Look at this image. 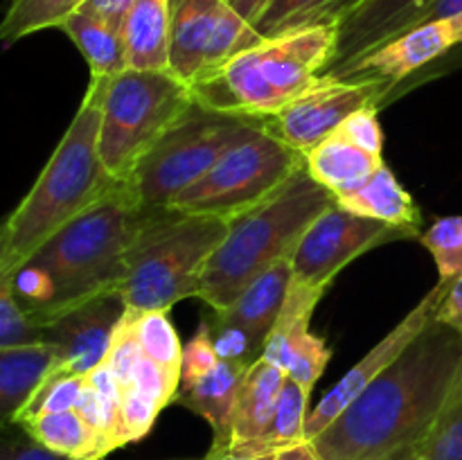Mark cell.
Instances as JSON below:
<instances>
[{
  "label": "cell",
  "mask_w": 462,
  "mask_h": 460,
  "mask_svg": "<svg viewBox=\"0 0 462 460\" xmlns=\"http://www.w3.org/2000/svg\"><path fill=\"white\" fill-rule=\"evenodd\" d=\"M427 460H462V391L420 451Z\"/></svg>",
  "instance_id": "cell-36"
},
{
  "label": "cell",
  "mask_w": 462,
  "mask_h": 460,
  "mask_svg": "<svg viewBox=\"0 0 462 460\" xmlns=\"http://www.w3.org/2000/svg\"><path fill=\"white\" fill-rule=\"evenodd\" d=\"M86 377H88V374H68L54 370V373L41 383V388L34 392V397L27 401L25 409L18 413L14 424H23L27 422V419L39 418V415L45 413L75 410L81 391H84Z\"/></svg>",
  "instance_id": "cell-32"
},
{
  "label": "cell",
  "mask_w": 462,
  "mask_h": 460,
  "mask_svg": "<svg viewBox=\"0 0 462 460\" xmlns=\"http://www.w3.org/2000/svg\"><path fill=\"white\" fill-rule=\"evenodd\" d=\"M458 14H462V0H431L422 12L415 14V18L409 23V27H406L404 32L413 30V27L418 25H424V23L458 16ZM404 32H402V34H404Z\"/></svg>",
  "instance_id": "cell-43"
},
{
  "label": "cell",
  "mask_w": 462,
  "mask_h": 460,
  "mask_svg": "<svg viewBox=\"0 0 462 460\" xmlns=\"http://www.w3.org/2000/svg\"><path fill=\"white\" fill-rule=\"evenodd\" d=\"M395 90L377 77H334L323 72L300 90L282 111L260 120L280 140L305 156L334 135L361 108H379Z\"/></svg>",
  "instance_id": "cell-10"
},
{
  "label": "cell",
  "mask_w": 462,
  "mask_h": 460,
  "mask_svg": "<svg viewBox=\"0 0 462 460\" xmlns=\"http://www.w3.org/2000/svg\"><path fill=\"white\" fill-rule=\"evenodd\" d=\"M273 460H323V458H320V454L316 451L314 442L305 440V442H298V445L284 446V449L275 451Z\"/></svg>",
  "instance_id": "cell-44"
},
{
  "label": "cell",
  "mask_w": 462,
  "mask_h": 460,
  "mask_svg": "<svg viewBox=\"0 0 462 460\" xmlns=\"http://www.w3.org/2000/svg\"><path fill=\"white\" fill-rule=\"evenodd\" d=\"M102 104L99 156L116 183H126L149 149L194 104L192 86L171 70H126L90 77Z\"/></svg>",
  "instance_id": "cell-7"
},
{
  "label": "cell",
  "mask_w": 462,
  "mask_h": 460,
  "mask_svg": "<svg viewBox=\"0 0 462 460\" xmlns=\"http://www.w3.org/2000/svg\"><path fill=\"white\" fill-rule=\"evenodd\" d=\"M337 45L338 21L262 39L192 84L194 99L210 111L266 120L282 111L314 77L328 72Z\"/></svg>",
  "instance_id": "cell-4"
},
{
  "label": "cell",
  "mask_w": 462,
  "mask_h": 460,
  "mask_svg": "<svg viewBox=\"0 0 462 460\" xmlns=\"http://www.w3.org/2000/svg\"><path fill=\"white\" fill-rule=\"evenodd\" d=\"M458 45H462V14L413 27V30L391 39L388 43L379 45L365 57L356 59V61L347 63L338 70L328 72V75L377 77L391 86H397L406 77L415 75L429 63L442 59Z\"/></svg>",
  "instance_id": "cell-16"
},
{
  "label": "cell",
  "mask_w": 462,
  "mask_h": 460,
  "mask_svg": "<svg viewBox=\"0 0 462 460\" xmlns=\"http://www.w3.org/2000/svg\"><path fill=\"white\" fill-rule=\"evenodd\" d=\"M462 391V338L431 320L320 436L323 460H418Z\"/></svg>",
  "instance_id": "cell-1"
},
{
  "label": "cell",
  "mask_w": 462,
  "mask_h": 460,
  "mask_svg": "<svg viewBox=\"0 0 462 460\" xmlns=\"http://www.w3.org/2000/svg\"><path fill=\"white\" fill-rule=\"evenodd\" d=\"M323 296V289L307 287L291 280L282 311L262 350V359L278 365L289 379L305 386L307 391H314L316 382L332 359L328 343L310 329L311 316Z\"/></svg>",
  "instance_id": "cell-14"
},
{
  "label": "cell",
  "mask_w": 462,
  "mask_h": 460,
  "mask_svg": "<svg viewBox=\"0 0 462 460\" xmlns=\"http://www.w3.org/2000/svg\"><path fill=\"white\" fill-rule=\"evenodd\" d=\"M34 440L70 460H102L106 455L97 433L77 410L45 413L21 424Z\"/></svg>",
  "instance_id": "cell-26"
},
{
  "label": "cell",
  "mask_w": 462,
  "mask_h": 460,
  "mask_svg": "<svg viewBox=\"0 0 462 460\" xmlns=\"http://www.w3.org/2000/svg\"><path fill=\"white\" fill-rule=\"evenodd\" d=\"M445 282H456L462 275V215L440 216L420 237Z\"/></svg>",
  "instance_id": "cell-31"
},
{
  "label": "cell",
  "mask_w": 462,
  "mask_h": 460,
  "mask_svg": "<svg viewBox=\"0 0 462 460\" xmlns=\"http://www.w3.org/2000/svg\"><path fill=\"white\" fill-rule=\"evenodd\" d=\"M161 410V406L138 388H125L122 391V442L129 445L147 436Z\"/></svg>",
  "instance_id": "cell-37"
},
{
  "label": "cell",
  "mask_w": 462,
  "mask_h": 460,
  "mask_svg": "<svg viewBox=\"0 0 462 460\" xmlns=\"http://www.w3.org/2000/svg\"><path fill=\"white\" fill-rule=\"evenodd\" d=\"M382 165L383 156H373L337 133L305 153L307 174L334 197L359 188Z\"/></svg>",
  "instance_id": "cell-24"
},
{
  "label": "cell",
  "mask_w": 462,
  "mask_h": 460,
  "mask_svg": "<svg viewBox=\"0 0 462 460\" xmlns=\"http://www.w3.org/2000/svg\"><path fill=\"white\" fill-rule=\"evenodd\" d=\"M126 314L120 296H99L63 311L43 325V341L54 343L61 359L54 370L68 374H90L106 361L117 323Z\"/></svg>",
  "instance_id": "cell-15"
},
{
  "label": "cell",
  "mask_w": 462,
  "mask_h": 460,
  "mask_svg": "<svg viewBox=\"0 0 462 460\" xmlns=\"http://www.w3.org/2000/svg\"><path fill=\"white\" fill-rule=\"evenodd\" d=\"M418 460H427V458H418Z\"/></svg>",
  "instance_id": "cell-47"
},
{
  "label": "cell",
  "mask_w": 462,
  "mask_h": 460,
  "mask_svg": "<svg viewBox=\"0 0 462 460\" xmlns=\"http://www.w3.org/2000/svg\"><path fill=\"white\" fill-rule=\"evenodd\" d=\"M68 39L77 45L81 57L90 68V77L106 79L126 70V48L122 39V30L113 27L111 23L93 16V14L77 12L66 18L61 27Z\"/></svg>",
  "instance_id": "cell-25"
},
{
  "label": "cell",
  "mask_w": 462,
  "mask_h": 460,
  "mask_svg": "<svg viewBox=\"0 0 462 460\" xmlns=\"http://www.w3.org/2000/svg\"><path fill=\"white\" fill-rule=\"evenodd\" d=\"M219 354L215 350V341H212L210 320L203 318L194 336L189 338L188 345L183 350V368H180V386L194 383L197 379L206 377L212 368L219 363Z\"/></svg>",
  "instance_id": "cell-38"
},
{
  "label": "cell",
  "mask_w": 462,
  "mask_h": 460,
  "mask_svg": "<svg viewBox=\"0 0 462 460\" xmlns=\"http://www.w3.org/2000/svg\"><path fill=\"white\" fill-rule=\"evenodd\" d=\"M334 201L347 212L359 216L383 221L397 228L420 230V207L413 201L409 189L400 183L391 167L383 162L370 179H365L359 188L334 197Z\"/></svg>",
  "instance_id": "cell-22"
},
{
  "label": "cell",
  "mask_w": 462,
  "mask_h": 460,
  "mask_svg": "<svg viewBox=\"0 0 462 460\" xmlns=\"http://www.w3.org/2000/svg\"><path fill=\"white\" fill-rule=\"evenodd\" d=\"M199 460H273V454L246 455V454H239V451H233L230 446H226V449H221V446H210V451Z\"/></svg>",
  "instance_id": "cell-46"
},
{
  "label": "cell",
  "mask_w": 462,
  "mask_h": 460,
  "mask_svg": "<svg viewBox=\"0 0 462 460\" xmlns=\"http://www.w3.org/2000/svg\"><path fill=\"white\" fill-rule=\"evenodd\" d=\"M436 320L449 325L462 338V275L451 284L449 291H447L445 300H442L440 309H438Z\"/></svg>",
  "instance_id": "cell-42"
},
{
  "label": "cell",
  "mask_w": 462,
  "mask_h": 460,
  "mask_svg": "<svg viewBox=\"0 0 462 460\" xmlns=\"http://www.w3.org/2000/svg\"><path fill=\"white\" fill-rule=\"evenodd\" d=\"M43 341V327L16 300L9 275H0V350Z\"/></svg>",
  "instance_id": "cell-33"
},
{
  "label": "cell",
  "mask_w": 462,
  "mask_h": 460,
  "mask_svg": "<svg viewBox=\"0 0 462 460\" xmlns=\"http://www.w3.org/2000/svg\"><path fill=\"white\" fill-rule=\"evenodd\" d=\"M170 0H135L122 25L126 66L134 70H170Z\"/></svg>",
  "instance_id": "cell-23"
},
{
  "label": "cell",
  "mask_w": 462,
  "mask_h": 460,
  "mask_svg": "<svg viewBox=\"0 0 462 460\" xmlns=\"http://www.w3.org/2000/svg\"><path fill=\"white\" fill-rule=\"evenodd\" d=\"M59 359L61 352L48 341L0 350V410L5 424H14L41 383L54 373Z\"/></svg>",
  "instance_id": "cell-19"
},
{
  "label": "cell",
  "mask_w": 462,
  "mask_h": 460,
  "mask_svg": "<svg viewBox=\"0 0 462 460\" xmlns=\"http://www.w3.org/2000/svg\"><path fill=\"white\" fill-rule=\"evenodd\" d=\"M346 5L347 0H271L253 25V32L262 41L298 27L338 21Z\"/></svg>",
  "instance_id": "cell-29"
},
{
  "label": "cell",
  "mask_w": 462,
  "mask_h": 460,
  "mask_svg": "<svg viewBox=\"0 0 462 460\" xmlns=\"http://www.w3.org/2000/svg\"><path fill=\"white\" fill-rule=\"evenodd\" d=\"M228 219L174 207L144 212L117 296L134 311H170L185 298H199L203 273L228 233Z\"/></svg>",
  "instance_id": "cell-6"
},
{
  "label": "cell",
  "mask_w": 462,
  "mask_h": 460,
  "mask_svg": "<svg viewBox=\"0 0 462 460\" xmlns=\"http://www.w3.org/2000/svg\"><path fill=\"white\" fill-rule=\"evenodd\" d=\"M251 365L219 361L206 377L188 386H179L174 404L185 406L192 413L201 415L212 428V446H230L233 440V418L244 374Z\"/></svg>",
  "instance_id": "cell-18"
},
{
  "label": "cell",
  "mask_w": 462,
  "mask_h": 460,
  "mask_svg": "<svg viewBox=\"0 0 462 460\" xmlns=\"http://www.w3.org/2000/svg\"><path fill=\"white\" fill-rule=\"evenodd\" d=\"M135 334L144 356L180 379L185 345L171 325L170 311H135Z\"/></svg>",
  "instance_id": "cell-30"
},
{
  "label": "cell",
  "mask_w": 462,
  "mask_h": 460,
  "mask_svg": "<svg viewBox=\"0 0 462 460\" xmlns=\"http://www.w3.org/2000/svg\"><path fill=\"white\" fill-rule=\"evenodd\" d=\"M454 282H445V280H438L436 287L404 316V318L397 323L395 329L386 334L355 368L347 370L346 377L319 401L316 409H311L310 419H307L305 436L307 440H314L316 436L325 431L374 379L382 373H386L393 363L402 356V352L420 336V334L427 329V325L431 320H436L438 309H440L442 300H445L447 291Z\"/></svg>",
  "instance_id": "cell-13"
},
{
  "label": "cell",
  "mask_w": 462,
  "mask_h": 460,
  "mask_svg": "<svg viewBox=\"0 0 462 460\" xmlns=\"http://www.w3.org/2000/svg\"><path fill=\"white\" fill-rule=\"evenodd\" d=\"M86 0H9L0 23V41L12 45L36 32L61 27L66 18L79 12Z\"/></svg>",
  "instance_id": "cell-28"
},
{
  "label": "cell",
  "mask_w": 462,
  "mask_h": 460,
  "mask_svg": "<svg viewBox=\"0 0 462 460\" xmlns=\"http://www.w3.org/2000/svg\"><path fill=\"white\" fill-rule=\"evenodd\" d=\"M269 3L271 0H228L230 7H233L251 27L255 25V21L262 16V12L269 7Z\"/></svg>",
  "instance_id": "cell-45"
},
{
  "label": "cell",
  "mask_w": 462,
  "mask_h": 460,
  "mask_svg": "<svg viewBox=\"0 0 462 460\" xmlns=\"http://www.w3.org/2000/svg\"><path fill=\"white\" fill-rule=\"evenodd\" d=\"M170 70L189 86L260 43L228 0H170Z\"/></svg>",
  "instance_id": "cell-11"
},
{
  "label": "cell",
  "mask_w": 462,
  "mask_h": 460,
  "mask_svg": "<svg viewBox=\"0 0 462 460\" xmlns=\"http://www.w3.org/2000/svg\"><path fill=\"white\" fill-rule=\"evenodd\" d=\"M143 356L144 352L143 347H140L138 334H135V311L126 309V314L122 316V320L117 323L106 356V365L111 368V373L116 374L122 391L134 383L135 370H138V363Z\"/></svg>",
  "instance_id": "cell-34"
},
{
  "label": "cell",
  "mask_w": 462,
  "mask_h": 460,
  "mask_svg": "<svg viewBox=\"0 0 462 460\" xmlns=\"http://www.w3.org/2000/svg\"><path fill=\"white\" fill-rule=\"evenodd\" d=\"M287 374L266 359H257L244 374L233 418L230 446L260 440L273 419Z\"/></svg>",
  "instance_id": "cell-21"
},
{
  "label": "cell",
  "mask_w": 462,
  "mask_h": 460,
  "mask_svg": "<svg viewBox=\"0 0 462 460\" xmlns=\"http://www.w3.org/2000/svg\"><path fill=\"white\" fill-rule=\"evenodd\" d=\"M134 3L135 0H86V5L79 12L93 14V16L102 18V21L111 23L113 27L122 30Z\"/></svg>",
  "instance_id": "cell-41"
},
{
  "label": "cell",
  "mask_w": 462,
  "mask_h": 460,
  "mask_svg": "<svg viewBox=\"0 0 462 460\" xmlns=\"http://www.w3.org/2000/svg\"><path fill=\"white\" fill-rule=\"evenodd\" d=\"M0 460H70L48 449L30 436L21 424H5V440Z\"/></svg>",
  "instance_id": "cell-40"
},
{
  "label": "cell",
  "mask_w": 462,
  "mask_h": 460,
  "mask_svg": "<svg viewBox=\"0 0 462 460\" xmlns=\"http://www.w3.org/2000/svg\"><path fill=\"white\" fill-rule=\"evenodd\" d=\"M379 108H361L352 113L341 126L337 135L350 140L352 144L361 147L373 156H383V131L379 124Z\"/></svg>",
  "instance_id": "cell-39"
},
{
  "label": "cell",
  "mask_w": 462,
  "mask_h": 460,
  "mask_svg": "<svg viewBox=\"0 0 462 460\" xmlns=\"http://www.w3.org/2000/svg\"><path fill=\"white\" fill-rule=\"evenodd\" d=\"M210 329L212 341H215V350L221 361H233V363L253 365L262 356V345H257L251 338V334L244 332L237 325L221 320L219 316L212 314Z\"/></svg>",
  "instance_id": "cell-35"
},
{
  "label": "cell",
  "mask_w": 462,
  "mask_h": 460,
  "mask_svg": "<svg viewBox=\"0 0 462 460\" xmlns=\"http://www.w3.org/2000/svg\"><path fill=\"white\" fill-rule=\"evenodd\" d=\"M332 203L334 194L302 170L262 206L230 221L208 262L199 300L212 311L228 309L253 280L291 260L302 235Z\"/></svg>",
  "instance_id": "cell-5"
},
{
  "label": "cell",
  "mask_w": 462,
  "mask_h": 460,
  "mask_svg": "<svg viewBox=\"0 0 462 460\" xmlns=\"http://www.w3.org/2000/svg\"><path fill=\"white\" fill-rule=\"evenodd\" d=\"M255 120L210 111L194 99L185 115L153 144L129 176L126 192L143 212L170 207L215 167L221 153Z\"/></svg>",
  "instance_id": "cell-9"
},
{
  "label": "cell",
  "mask_w": 462,
  "mask_h": 460,
  "mask_svg": "<svg viewBox=\"0 0 462 460\" xmlns=\"http://www.w3.org/2000/svg\"><path fill=\"white\" fill-rule=\"evenodd\" d=\"M143 215L125 185H116L25 262L43 271L50 282L48 302L34 316L41 327L81 302L117 296Z\"/></svg>",
  "instance_id": "cell-3"
},
{
  "label": "cell",
  "mask_w": 462,
  "mask_h": 460,
  "mask_svg": "<svg viewBox=\"0 0 462 460\" xmlns=\"http://www.w3.org/2000/svg\"><path fill=\"white\" fill-rule=\"evenodd\" d=\"M347 3H350V0H347ZM346 7H347V5H346Z\"/></svg>",
  "instance_id": "cell-48"
},
{
  "label": "cell",
  "mask_w": 462,
  "mask_h": 460,
  "mask_svg": "<svg viewBox=\"0 0 462 460\" xmlns=\"http://www.w3.org/2000/svg\"><path fill=\"white\" fill-rule=\"evenodd\" d=\"M102 104L88 86L79 111L27 197L0 233V275H12L72 219L84 215L116 185L99 156Z\"/></svg>",
  "instance_id": "cell-2"
},
{
  "label": "cell",
  "mask_w": 462,
  "mask_h": 460,
  "mask_svg": "<svg viewBox=\"0 0 462 460\" xmlns=\"http://www.w3.org/2000/svg\"><path fill=\"white\" fill-rule=\"evenodd\" d=\"M291 278V260L280 262L273 269H269L260 278L253 280L228 309L212 311V314L242 327L264 350L266 338H269L271 329H273L275 320H278L280 311H282L284 300H287Z\"/></svg>",
  "instance_id": "cell-20"
},
{
  "label": "cell",
  "mask_w": 462,
  "mask_h": 460,
  "mask_svg": "<svg viewBox=\"0 0 462 460\" xmlns=\"http://www.w3.org/2000/svg\"><path fill=\"white\" fill-rule=\"evenodd\" d=\"M431 0H350L338 16V45L328 72L400 36Z\"/></svg>",
  "instance_id": "cell-17"
},
{
  "label": "cell",
  "mask_w": 462,
  "mask_h": 460,
  "mask_svg": "<svg viewBox=\"0 0 462 460\" xmlns=\"http://www.w3.org/2000/svg\"><path fill=\"white\" fill-rule=\"evenodd\" d=\"M302 170L305 156L255 120L170 207L233 221L262 206Z\"/></svg>",
  "instance_id": "cell-8"
},
{
  "label": "cell",
  "mask_w": 462,
  "mask_h": 460,
  "mask_svg": "<svg viewBox=\"0 0 462 460\" xmlns=\"http://www.w3.org/2000/svg\"><path fill=\"white\" fill-rule=\"evenodd\" d=\"M310 397H311V391H307L305 386H300V383H296L293 379L287 377V382H284V388H282V395H280L278 409H275V415L273 419H271L264 436H262L260 440L230 446V449L246 455H269V454H275V451L284 449V446L305 442L307 419H310V413H311Z\"/></svg>",
  "instance_id": "cell-27"
},
{
  "label": "cell",
  "mask_w": 462,
  "mask_h": 460,
  "mask_svg": "<svg viewBox=\"0 0 462 460\" xmlns=\"http://www.w3.org/2000/svg\"><path fill=\"white\" fill-rule=\"evenodd\" d=\"M420 237V230L397 228L383 221L347 212L337 201L310 225L291 257L293 280L328 291L338 273L356 257L400 239Z\"/></svg>",
  "instance_id": "cell-12"
}]
</instances>
